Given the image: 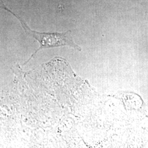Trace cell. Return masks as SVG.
<instances>
[{
	"instance_id": "1",
	"label": "cell",
	"mask_w": 148,
	"mask_h": 148,
	"mask_svg": "<svg viewBox=\"0 0 148 148\" xmlns=\"http://www.w3.org/2000/svg\"><path fill=\"white\" fill-rule=\"evenodd\" d=\"M1 6L2 8L12 13L19 20L24 31L28 36L35 38L40 43L39 47L37 48L34 53L32 54L31 57L23 65V66L25 65L32 58H34L39 51L44 49L66 46L73 48L76 51L79 52L82 51L81 47L75 42L73 37L71 35L72 32L70 30L62 32H45L33 30L28 26L24 19L7 8L2 2Z\"/></svg>"
}]
</instances>
